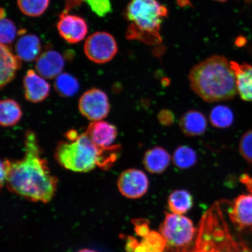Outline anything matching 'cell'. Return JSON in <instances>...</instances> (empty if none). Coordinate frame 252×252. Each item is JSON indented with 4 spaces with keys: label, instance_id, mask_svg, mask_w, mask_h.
<instances>
[{
    "label": "cell",
    "instance_id": "obj_1",
    "mask_svg": "<svg viewBox=\"0 0 252 252\" xmlns=\"http://www.w3.org/2000/svg\"><path fill=\"white\" fill-rule=\"evenodd\" d=\"M58 182L42 156L36 135L33 131L27 130L24 157L21 160H11L6 180L8 190L28 200L47 203L55 196Z\"/></svg>",
    "mask_w": 252,
    "mask_h": 252
},
{
    "label": "cell",
    "instance_id": "obj_2",
    "mask_svg": "<svg viewBox=\"0 0 252 252\" xmlns=\"http://www.w3.org/2000/svg\"><path fill=\"white\" fill-rule=\"evenodd\" d=\"M188 78L192 90L207 102L228 100L237 94L235 72L223 56H213L200 62Z\"/></svg>",
    "mask_w": 252,
    "mask_h": 252
},
{
    "label": "cell",
    "instance_id": "obj_3",
    "mask_svg": "<svg viewBox=\"0 0 252 252\" xmlns=\"http://www.w3.org/2000/svg\"><path fill=\"white\" fill-rule=\"evenodd\" d=\"M122 147L114 145L97 147L86 133L73 141H61L57 146L55 159L64 168L76 172H88L96 166L103 170L112 168L121 155Z\"/></svg>",
    "mask_w": 252,
    "mask_h": 252
},
{
    "label": "cell",
    "instance_id": "obj_4",
    "mask_svg": "<svg viewBox=\"0 0 252 252\" xmlns=\"http://www.w3.org/2000/svg\"><path fill=\"white\" fill-rule=\"evenodd\" d=\"M168 14V9L157 0H131L125 12L126 18L130 23L126 38L149 45L161 42L160 26Z\"/></svg>",
    "mask_w": 252,
    "mask_h": 252
},
{
    "label": "cell",
    "instance_id": "obj_5",
    "mask_svg": "<svg viewBox=\"0 0 252 252\" xmlns=\"http://www.w3.org/2000/svg\"><path fill=\"white\" fill-rule=\"evenodd\" d=\"M160 232L170 250L174 252H185L193 241L195 229L193 222L187 217L165 213Z\"/></svg>",
    "mask_w": 252,
    "mask_h": 252
},
{
    "label": "cell",
    "instance_id": "obj_6",
    "mask_svg": "<svg viewBox=\"0 0 252 252\" xmlns=\"http://www.w3.org/2000/svg\"><path fill=\"white\" fill-rule=\"evenodd\" d=\"M185 252H189L188 250ZM189 252H239L228 231L201 223L196 245Z\"/></svg>",
    "mask_w": 252,
    "mask_h": 252
},
{
    "label": "cell",
    "instance_id": "obj_7",
    "mask_svg": "<svg viewBox=\"0 0 252 252\" xmlns=\"http://www.w3.org/2000/svg\"><path fill=\"white\" fill-rule=\"evenodd\" d=\"M84 53L88 59L97 64H104L117 54V42L111 34L97 32L88 37L85 42Z\"/></svg>",
    "mask_w": 252,
    "mask_h": 252
},
{
    "label": "cell",
    "instance_id": "obj_8",
    "mask_svg": "<svg viewBox=\"0 0 252 252\" xmlns=\"http://www.w3.org/2000/svg\"><path fill=\"white\" fill-rule=\"evenodd\" d=\"M79 110L81 114L90 121H101L109 114L108 97L103 91L92 88L81 96L79 100Z\"/></svg>",
    "mask_w": 252,
    "mask_h": 252
},
{
    "label": "cell",
    "instance_id": "obj_9",
    "mask_svg": "<svg viewBox=\"0 0 252 252\" xmlns=\"http://www.w3.org/2000/svg\"><path fill=\"white\" fill-rule=\"evenodd\" d=\"M118 187L120 192L129 198H138L147 193L149 180L146 173L139 169H128L120 175Z\"/></svg>",
    "mask_w": 252,
    "mask_h": 252
},
{
    "label": "cell",
    "instance_id": "obj_10",
    "mask_svg": "<svg viewBox=\"0 0 252 252\" xmlns=\"http://www.w3.org/2000/svg\"><path fill=\"white\" fill-rule=\"evenodd\" d=\"M57 28L62 38L70 44L81 42L88 32L87 24L83 18L64 12L60 15Z\"/></svg>",
    "mask_w": 252,
    "mask_h": 252
},
{
    "label": "cell",
    "instance_id": "obj_11",
    "mask_svg": "<svg viewBox=\"0 0 252 252\" xmlns=\"http://www.w3.org/2000/svg\"><path fill=\"white\" fill-rule=\"evenodd\" d=\"M229 216L238 229L252 230V196L241 195L235 198Z\"/></svg>",
    "mask_w": 252,
    "mask_h": 252
},
{
    "label": "cell",
    "instance_id": "obj_12",
    "mask_svg": "<svg viewBox=\"0 0 252 252\" xmlns=\"http://www.w3.org/2000/svg\"><path fill=\"white\" fill-rule=\"evenodd\" d=\"M24 88L25 98L33 103L43 101L48 97L50 89L45 78L33 70H28L25 75Z\"/></svg>",
    "mask_w": 252,
    "mask_h": 252
},
{
    "label": "cell",
    "instance_id": "obj_13",
    "mask_svg": "<svg viewBox=\"0 0 252 252\" xmlns=\"http://www.w3.org/2000/svg\"><path fill=\"white\" fill-rule=\"evenodd\" d=\"M64 64V59L61 54L55 50H48L37 59L35 68L41 77L52 80L61 74Z\"/></svg>",
    "mask_w": 252,
    "mask_h": 252
},
{
    "label": "cell",
    "instance_id": "obj_14",
    "mask_svg": "<svg viewBox=\"0 0 252 252\" xmlns=\"http://www.w3.org/2000/svg\"><path fill=\"white\" fill-rule=\"evenodd\" d=\"M85 133L97 147L106 148L112 146L117 137L118 130L115 126L99 121L91 123Z\"/></svg>",
    "mask_w": 252,
    "mask_h": 252
},
{
    "label": "cell",
    "instance_id": "obj_15",
    "mask_svg": "<svg viewBox=\"0 0 252 252\" xmlns=\"http://www.w3.org/2000/svg\"><path fill=\"white\" fill-rule=\"evenodd\" d=\"M1 58V88L5 87L14 80L16 72L21 67V59L15 56L7 45L1 44L0 46Z\"/></svg>",
    "mask_w": 252,
    "mask_h": 252
},
{
    "label": "cell",
    "instance_id": "obj_16",
    "mask_svg": "<svg viewBox=\"0 0 252 252\" xmlns=\"http://www.w3.org/2000/svg\"><path fill=\"white\" fill-rule=\"evenodd\" d=\"M179 126L185 135L196 137L203 134L207 127V121L202 112L190 110L182 115Z\"/></svg>",
    "mask_w": 252,
    "mask_h": 252
},
{
    "label": "cell",
    "instance_id": "obj_17",
    "mask_svg": "<svg viewBox=\"0 0 252 252\" xmlns=\"http://www.w3.org/2000/svg\"><path fill=\"white\" fill-rule=\"evenodd\" d=\"M236 77V87L241 98L252 102V65L230 62Z\"/></svg>",
    "mask_w": 252,
    "mask_h": 252
},
{
    "label": "cell",
    "instance_id": "obj_18",
    "mask_svg": "<svg viewBox=\"0 0 252 252\" xmlns=\"http://www.w3.org/2000/svg\"><path fill=\"white\" fill-rule=\"evenodd\" d=\"M171 162V156L165 149L155 147L146 151L143 158V165L148 171L160 174L168 168Z\"/></svg>",
    "mask_w": 252,
    "mask_h": 252
},
{
    "label": "cell",
    "instance_id": "obj_19",
    "mask_svg": "<svg viewBox=\"0 0 252 252\" xmlns=\"http://www.w3.org/2000/svg\"><path fill=\"white\" fill-rule=\"evenodd\" d=\"M42 49L39 37L34 34H25L16 43L15 52L21 61L31 62L37 60Z\"/></svg>",
    "mask_w": 252,
    "mask_h": 252
},
{
    "label": "cell",
    "instance_id": "obj_20",
    "mask_svg": "<svg viewBox=\"0 0 252 252\" xmlns=\"http://www.w3.org/2000/svg\"><path fill=\"white\" fill-rule=\"evenodd\" d=\"M23 113L15 100L7 99L0 103V124L3 127H11L20 121Z\"/></svg>",
    "mask_w": 252,
    "mask_h": 252
},
{
    "label": "cell",
    "instance_id": "obj_21",
    "mask_svg": "<svg viewBox=\"0 0 252 252\" xmlns=\"http://www.w3.org/2000/svg\"><path fill=\"white\" fill-rule=\"evenodd\" d=\"M193 205V197L187 190H175L170 194L168 198L169 209L176 214L187 213Z\"/></svg>",
    "mask_w": 252,
    "mask_h": 252
},
{
    "label": "cell",
    "instance_id": "obj_22",
    "mask_svg": "<svg viewBox=\"0 0 252 252\" xmlns=\"http://www.w3.org/2000/svg\"><path fill=\"white\" fill-rule=\"evenodd\" d=\"M54 87L59 95L70 97L78 92L80 86L76 78L70 74L64 72L56 78Z\"/></svg>",
    "mask_w": 252,
    "mask_h": 252
},
{
    "label": "cell",
    "instance_id": "obj_23",
    "mask_svg": "<svg viewBox=\"0 0 252 252\" xmlns=\"http://www.w3.org/2000/svg\"><path fill=\"white\" fill-rule=\"evenodd\" d=\"M197 157L196 151L187 146H179L173 154V162L177 168L186 169L196 164Z\"/></svg>",
    "mask_w": 252,
    "mask_h": 252
},
{
    "label": "cell",
    "instance_id": "obj_24",
    "mask_svg": "<svg viewBox=\"0 0 252 252\" xmlns=\"http://www.w3.org/2000/svg\"><path fill=\"white\" fill-rule=\"evenodd\" d=\"M234 113L229 107L217 105L212 110L210 121L214 127L225 128L229 127L234 122Z\"/></svg>",
    "mask_w": 252,
    "mask_h": 252
},
{
    "label": "cell",
    "instance_id": "obj_25",
    "mask_svg": "<svg viewBox=\"0 0 252 252\" xmlns=\"http://www.w3.org/2000/svg\"><path fill=\"white\" fill-rule=\"evenodd\" d=\"M49 2L50 0H17L20 11L31 17L42 15L48 8Z\"/></svg>",
    "mask_w": 252,
    "mask_h": 252
},
{
    "label": "cell",
    "instance_id": "obj_26",
    "mask_svg": "<svg viewBox=\"0 0 252 252\" xmlns=\"http://www.w3.org/2000/svg\"><path fill=\"white\" fill-rule=\"evenodd\" d=\"M148 252H163L166 242L162 235L156 231H150L141 242Z\"/></svg>",
    "mask_w": 252,
    "mask_h": 252
},
{
    "label": "cell",
    "instance_id": "obj_27",
    "mask_svg": "<svg viewBox=\"0 0 252 252\" xmlns=\"http://www.w3.org/2000/svg\"><path fill=\"white\" fill-rule=\"evenodd\" d=\"M0 17V41L2 45L8 46L13 42L17 35V28L13 22L6 18L5 15Z\"/></svg>",
    "mask_w": 252,
    "mask_h": 252
},
{
    "label": "cell",
    "instance_id": "obj_28",
    "mask_svg": "<svg viewBox=\"0 0 252 252\" xmlns=\"http://www.w3.org/2000/svg\"><path fill=\"white\" fill-rule=\"evenodd\" d=\"M86 2L94 13L99 17H105L112 11L110 0H86Z\"/></svg>",
    "mask_w": 252,
    "mask_h": 252
},
{
    "label": "cell",
    "instance_id": "obj_29",
    "mask_svg": "<svg viewBox=\"0 0 252 252\" xmlns=\"http://www.w3.org/2000/svg\"><path fill=\"white\" fill-rule=\"evenodd\" d=\"M239 151L248 162L252 163V130L247 131L241 138L239 143Z\"/></svg>",
    "mask_w": 252,
    "mask_h": 252
},
{
    "label": "cell",
    "instance_id": "obj_30",
    "mask_svg": "<svg viewBox=\"0 0 252 252\" xmlns=\"http://www.w3.org/2000/svg\"><path fill=\"white\" fill-rule=\"evenodd\" d=\"M132 222L135 226V231L137 235L144 238L149 234L150 231L149 220L144 219H136L132 220Z\"/></svg>",
    "mask_w": 252,
    "mask_h": 252
},
{
    "label": "cell",
    "instance_id": "obj_31",
    "mask_svg": "<svg viewBox=\"0 0 252 252\" xmlns=\"http://www.w3.org/2000/svg\"><path fill=\"white\" fill-rule=\"evenodd\" d=\"M158 119L160 124L164 126H171L175 122V116L171 110L163 109L158 115Z\"/></svg>",
    "mask_w": 252,
    "mask_h": 252
},
{
    "label": "cell",
    "instance_id": "obj_32",
    "mask_svg": "<svg viewBox=\"0 0 252 252\" xmlns=\"http://www.w3.org/2000/svg\"><path fill=\"white\" fill-rule=\"evenodd\" d=\"M11 160L4 159L1 162V187H2L4 182L7 180L10 169Z\"/></svg>",
    "mask_w": 252,
    "mask_h": 252
},
{
    "label": "cell",
    "instance_id": "obj_33",
    "mask_svg": "<svg viewBox=\"0 0 252 252\" xmlns=\"http://www.w3.org/2000/svg\"><path fill=\"white\" fill-rule=\"evenodd\" d=\"M84 1V0H65V8L63 12L68 13L71 9L81 5Z\"/></svg>",
    "mask_w": 252,
    "mask_h": 252
},
{
    "label": "cell",
    "instance_id": "obj_34",
    "mask_svg": "<svg viewBox=\"0 0 252 252\" xmlns=\"http://www.w3.org/2000/svg\"><path fill=\"white\" fill-rule=\"evenodd\" d=\"M139 244L137 239L131 236H128L126 241V250L127 252H133L135 248Z\"/></svg>",
    "mask_w": 252,
    "mask_h": 252
},
{
    "label": "cell",
    "instance_id": "obj_35",
    "mask_svg": "<svg viewBox=\"0 0 252 252\" xmlns=\"http://www.w3.org/2000/svg\"><path fill=\"white\" fill-rule=\"evenodd\" d=\"M240 181L252 193V177L247 174H243L240 177Z\"/></svg>",
    "mask_w": 252,
    "mask_h": 252
},
{
    "label": "cell",
    "instance_id": "obj_36",
    "mask_svg": "<svg viewBox=\"0 0 252 252\" xmlns=\"http://www.w3.org/2000/svg\"><path fill=\"white\" fill-rule=\"evenodd\" d=\"M79 134H78L77 131L75 130L68 131L65 134V137L70 141H73L76 140Z\"/></svg>",
    "mask_w": 252,
    "mask_h": 252
},
{
    "label": "cell",
    "instance_id": "obj_37",
    "mask_svg": "<svg viewBox=\"0 0 252 252\" xmlns=\"http://www.w3.org/2000/svg\"><path fill=\"white\" fill-rule=\"evenodd\" d=\"M133 252H148L146 250V249L145 248L144 246L142 244H139L138 245L137 247L135 248V250Z\"/></svg>",
    "mask_w": 252,
    "mask_h": 252
},
{
    "label": "cell",
    "instance_id": "obj_38",
    "mask_svg": "<svg viewBox=\"0 0 252 252\" xmlns=\"http://www.w3.org/2000/svg\"><path fill=\"white\" fill-rule=\"evenodd\" d=\"M78 252H98L96 251L92 250H88V249H84V250H82Z\"/></svg>",
    "mask_w": 252,
    "mask_h": 252
},
{
    "label": "cell",
    "instance_id": "obj_39",
    "mask_svg": "<svg viewBox=\"0 0 252 252\" xmlns=\"http://www.w3.org/2000/svg\"><path fill=\"white\" fill-rule=\"evenodd\" d=\"M215 1L219 2H225L226 1H228V0H215Z\"/></svg>",
    "mask_w": 252,
    "mask_h": 252
}]
</instances>
